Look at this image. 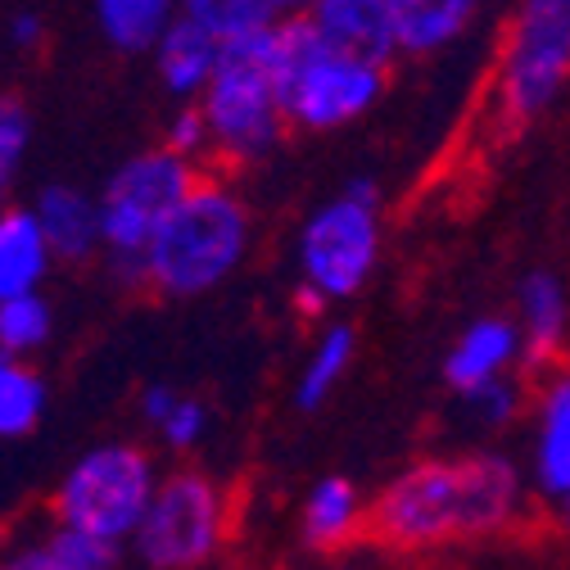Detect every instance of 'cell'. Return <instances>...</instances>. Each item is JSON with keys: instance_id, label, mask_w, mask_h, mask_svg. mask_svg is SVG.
<instances>
[{"instance_id": "obj_34", "label": "cell", "mask_w": 570, "mask_h": 570, "mask_svg": "<svg viewBox=\"0 0 570 570\" xmlns=\"http://www.w3.org/2000/svg\"><path fill=\"white\" fill-rule=\"evenodd\" d=\"M299 6H304V0H299Z\"/></svg>"}, {"instance_id": "obj_4", "label": "cell", "mask_w": 570, "mask_h": 570, "mask_svg": "<svg viewBox=\"0 0 570 570\" xmlns=\"http://www.w3.org/2000/svg\"><path fill=\"white\" fill-rule=\"evenodd\" d=\"M385 190L376 177H348L340 195L308 208L295 236V272L326 308L358 299L385 258Z\"/></svg>"}, {"instance_id": "obj_5", "label": "cell", "mask_w": 570, "mask_h": 570, "mask_svg": "<svg viewBox=\"0 0 570 570\" xmlns=\"http://www.w3.org/2000/svg\"><path fill=\"white\" fill-rule=\"evenodd\" d=\"M390 91V68L322 46L299 14L281 23V114L291 131L331 136L363 122Z\"/></svg>"}, {"instance_id": "obj_31", "label": "cell", "mask_w": 570, "mask_h": 570, "mask_svg": "<svg viewBox=\"0 0 570 570\" xmlns=\"http://www.w3.org/2000/svg\"><path fill=\"white\" fill-rule=\"evenodd\" d=\"M291 304H295V313H299L304 322H313V326H322V322H326V304H322L313 291H304V285H295Z\"/></svg>"}, {"instance_id": "obj_7", "label": "cell", "mask_w": 570, "mask_h": 570, "mask_svg": "<svg viewBox=\"0 0 570 570\" xmlns=\"http://www.w3.org/2000/svg\"><path fill=\"white\" fill-rule=\"evenodd\" d=\"M232 489L204 466H177L159 475L127 548L146 570H208L232 539Z\"/></svg>"}, {"instance_id": "obj_10", "label": "cell", "mask_w": 570, "mask_h": 570, "mask_svg": "<svg viewBox=\"0 0 570 570\" xmlns=\"http://www.w3.org/2000/svg\"><path fill=\"white\" fill-rule=\"evenodd\" d=\"M530 444H525V484L543 503L570 498V363H557L530 381Z\"/></svg>"}, {"instance_id": "obj_32", "label": "cell", "mask_w": 570, "mask_h": 570, "mask_svg": "<svg viewBox=\"0 0 570 570\" xmlns=\"http://www.w3.org/2000/svg\"><path fill=\"white\" fill-rule=\"evenodd\" d=\"M557 508V530H561V539H570V498H561V503H552Z\"/></svg>"}, {"instance_id": "obj_14", "label": "cell", "mask_w": 570, "mask_h": 570, "mask_svg": "<svg viewBox=\"0 0 570 570\" xmlns=\"http://www.w3.org/2000/svg\"><path fill=\"white\" fill-rule=\"evenodd\" d=\"M521 376V331L512 317L489 313L462 326V335L444 353V385L453 394H466L475 385H489L498 376Z\"/></svg>"}, {"instance_id": "obj_33", "label": "cell", "mask_w": 570, "mask_h": 570, "mask_svg": "<svg viewBox=\"0 0 570 570\" xmlns=\"http://www.w3.org/2000/svg\"><path fill=\"white\" fill-rule=\"evenodd\" d=\"M10 195H14V177H10V173H0V213H6V208L14 204Z\"/></svg>"}, {"instance_id": "obj_9", "label": "cell", "mask_w": 570, "mask_h": 570, "mask_svg": "<svg viewBox=\"0 0 570 570\" xmlns=\"http://www.w3.org/2000/svg\"><path fill=\"white\" fill-rule=\"evenodd\" d=\"M570 87V0H517L493 59V114L530 127L557 109Z\"/></svg>"}, {"instance_id": "obj_3", "label": "cell", "mask_w": 570, "mask_h": 570, "mask_svg": "<svg viewBox=\"0 0 570 570\" xmlns=\"http://www.w3.org/2000/svg\"><path fill=\"white\" fill-rule=\"evenodd\" d=\"M195 109L208 127V164H218L223 177L267 164L291 136L281 114V28L223 41Z\"/></svg>"}, {"instance_id": "obj_17", "label": "cell", "mask_w": 570, "mask_h": 570, "mask_svg": "<svg viewBox=\"0 0 570 570\" xmlns=\"http://www.w3.org/2000/svg\"><path fill=\"white\" fill-rule=\"evenodd\" d=\"M218 55H223V41H213L204 28H195L186 19H173V28L150 46L155 78L177 105L199 100V91L213 78V68H218Z\"/></svg>"}, {"instance_id": "obj_13", "label": "cell", "mask_w": 570, "mask_h": 570, "mask_svg": "<svg viewBox=\"0 0 570 570\" xmlns=\"http://www.w3.org/2000/svg\"><path fill=\"white\" fill-rule=\"evenodd\" d=\"M41 227V240L55 263H96L100 258V208L87 186L73 181H50L28 204Z\"/></svg>"}, {"instance_id": "obj_6", "label": "cell", "mask_w": 570, "mask_h": 570, "mask_svg": "<svg viewBox=\"0 0 570 570\" xmlns=\"http://www.w3.org/2000/svg\"><path fill=\"white\" fill-rule=\"evenodd\" d=\"M159 462L146 444L105 440L68 466L50 493V525L78 530L109 548H127L159 484Z\"/></svg>"}, {"instance_id": "obj_18", "label": "cell", "mask_w": 570, "mask_h": 570, "mask_svg": "<svg viewBox=\"0 0 570 570\" xmlns=\"http://www.w3.org/2000/svg\"><path fill=\"white\" fill-rule=\"evenodd\" d=\"M55 258L41 240V227L28 204H10L0 213V299L14 295H37Z\"/></svg>"}, {"instance_id": "obj_24", "label": "cell", "mask_w": 570, "mask_h": 570, "mask_svg": "<svg viewBox=\"0 0 570 570\" xmlns=\"http://www.w3.org/2000/svg\"><path fill=\"white\" fill-rule=\"evenodd\" d=\"M525 407H530V385L517 372L458 394V412L466 421V431H475V435H503V431H512V425L525 416Z\"/></svg>"}, {"instance_id": "obj_1", "label": "cell", "mask_w": 570, "mask_h": 570, "mask_svg": "<svg viewBox=\"0 0 570 570\" xmlns=\"http://www.w3.org/2000/svg\"><path fill=\"white\" fill-rule=\"evenodd\" d=\"M534 512L525 471L503 449L435 453L367 498V539L394 557H431L517 534Z\"/></svg>"}, {"instance_id": "obj_16", "label": "cell", "mask_w": 570, "mask_h": 570, "mask_svg": "<svg viewBox=\"0 0 570 570\" xmlns=\"http://www.w3.org/2000/svg\"><path fill=\"white\" fill-rule=\"evenodd\" d=\"M367 534V493L348 475H322L299 503V539L308 552L331 557Z\"/></svg>"}, {"instance_id": "obj_30", "label": "cell", "mask_w": 570, "mask_h": 570, "mask_svg": "<svg viewBox=\"0 0 570 570\" xmlns=\"http://www.w3.org/2000/svg\"><path fill=\"white\" fill-rule=\"evenodd\" d=\"M177 399H181V390H173V385H146V390H140V399H136V407H140V421H146L150 425V431H159V425H164V416L177 407Z\"/></svg>"}, {"instance_id": "obj_11", "label": "cell", "mask_w": 570, "mask_h": 570, "mask_svg": "<svg viewBox=\"0 0 570 570\" xmlns=\"http://www.w3.org/2000/svg\"><path fill=\"white\" fill-rule=\"evenodd\" d=\"M517 331H521V376L525 385L566 363L570 340V285L552 267H530L517 281Z\"/></svg>"}, {"instance_id": "obj_25", "label": "cell", "mask_w": 570, "mask_h": 570, "mask_svg": "<svg viewBox=\"0 0 570 570\" xmlns=\"http://www.w3.org/2000/svg\"><path fill=\"white\" fill-rule=\"evenodd\" d=\"M50 340H55V304L41 291L0 299V353L32 363Z\"/></svg>"}, {"instance_id": "obj_28", "label": "cell", "mask_w": 570, "mask_h": 570, "mask_svg": "<svg viewBox=\"0 0 570 570\" xmlns=\"http://www.w3.org/2000/svg\"><path fill=\"white\" fill-rule=\"evenodd\" d=\"M32 146V114L19 96H0V173H19Z\"/></svg>"}, {"instance_id": "obj_8", "label": "cell", "mask_w": 570, "mask_h": 570, "mask_svg": "<svg viewBox=\"0 0 570 570\" xmlns=\"http://www.w3.org/2000/svg\"><path fill=\"white\" fill-rule=\"evenodd\" d=\"M199 173L204 168L177 159L164 146L136 150L109 173V181L96 195V208H100V258L118 285H127V291L146 285L140 254H146L159 223L186 199Z\"/></svg>"}, {"instance_id": "obj_23", "label": "cell", "mask_w": 570, "mask_h": 570, "mask_svg": "<svg viewBox=\"0 0 570 570\" xmlns=\"http://www.w3.org/2000/svg\"><path fill=\"white\" fill-rule=\"evenodd\" d=\"M46 403H50L46 376L32 363L0 353V444L28 440L46 416Z\"/></svg>"}, {"instance_id": "obj_22", "label": "cell", "mask_w": 570, "mask_h": 570, "mask_svg": "<svg viewBox=\"0 0 570 570\" xmlns=\"http://www.w3.org/2000/svg\"><path fill=\"white\" fill-rule=\"evenodd\" d=\"M91 14L118 55H150L177 19V0H91Z\"/></svg>"}, {"instance_id": "obj_29", "label": "cell", "mask_w": 570, "mask_h": 570, "mask_svg": "<svg viewBox=\"0 0 570 570\" xmlns=\"http://www.w3.org/2000/svg\"><path fill=\"white\" fill-rule=\"evenodd\" d=\"M6 41H10V50H19V55L41 50V41H46V19H41L37 10H14L10 23H6Z\"/></svg>"}, {"instance_id": "obj_2", "label": "cell", "mask_w": 570, "mask_h": 570, "mask_svg": "<svg viewBox=\"0 0 570 570\" xmlns=\"http://www.w3.org/2000/svg\"><path fill=\"white\" fill-rule=\"evenodd\" d=\"M254 254V208L240 186L223 173H199L186 199L159 223L146 254H140V276L146 291L164 299H199L227 285Z\"/></svg>"}, {"instance_id": "obj_21", "label": "cell", "mask_w": 570, "mask_h": 570, "mask_svg": "<svg viewBox=\"0 0 570 570\" xmlns=\"http://www.w3.org/2000/svg\"><path fill=\"white\" fill-rule=\"evenodd\" d=\"M353 358H358V331H353L348 322H322L308 358H304V367L295 376V407L299 412H317L340 390V381L348 376Z\"/></svg>"}, {"instance_id": "obj_15", "label": "cell", "mask_w": 570, "mask_h": 570, "mask_svg": "<svg viewBox=\"0 0 570 570\" xmlns=\"http://www.w3.org/2000/svg\"><path fill=\"white\" fill-rule=\"evenodd\" d=\"M399 59H435L462 46L489 0H385Z\"/></svg>"}, {"instance_id": "obj_12", "label": "cell", "mask_w": 570, "mask_h": 570, "mask_svg": "<svg viewBox=\"0 0 570 570\" xmlns=\"http://www.w3.org/2000/svg\"><path fill=\"white\" fill-rule=\"evenodd\" d=\"M299 23L331 50L367 59L381 68H394L399 46H394V23L385 0H304Z\"/></svg>"}, {"instance_id": "obj_19", "label": "cell", "mask_w": 570, "mask_h": 570, "mask_svg": "<svg viewBox=\"0 0 570 570\" xmlns=\"http://www.w3.org/2000/svg\"><path fill=\"white\" fill-rule=\"evenodd\" d=\"M118 557L122 548H109L63 525H46L37 539L0 557V570H118Z\"/></svg>"}, {"instance_id": "obj_26", "label": "cell", "mask_w": 570, "mask_h": 570, "mask_svg": "<svg viewBox=\"0 0 570 570\" xmlns=\"http://www.w3.org/2000/svg\"><path fill=\"white\" fill-rule=\"evenodd\" d=\"M208 425H213L208 407H204L199 399L181 394L177 407L164 416V425H159L155 435H159V444H164L168 453H195V449L204 444V435H208Z\"/></svg>"}, {"instance_id": "obj_20", "label": "cell", "mask_w": 570, "mask_h": 570, "mask_svg": "<svg viewBox=\"0 0 570 570\" xmlns=\"http://www.w3.org/2000/svg\"><path fill=\"white\" fill-rule=\"evenodd\" d=\"M299 14V0H177V19L204 28L213 41H240L281 28Z\"/></svg>"}, {"instance_id": "obj_27", "label": "cell", "mask_w": 570, "mask_h": 570, "mask_svg": "<svg viewBox=\"0 0 570 570\" xmlns=\"http://www.w3.org/2000/svg\"><path fill=\"white\" fill-rule=\"evenodd\" d=\"M164 150H173L177 159L204 168L208 164V127H204V114L195 105H177L173 118L164 122V140H159Z\"/></svg>"}]
</instances>
